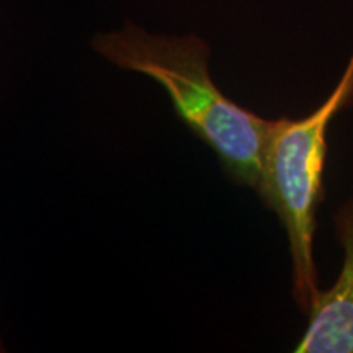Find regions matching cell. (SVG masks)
Wrapping results in <instances>:
<instances>
[{
    "label": "cell",
    "mask_w": 353,
    "mask_h": 353,
    "mask_svg": "<svg viewBox=\"0 0 353 353\" xmlns=\"http://www.w3.org/2000/svg\"><path fill=\"white\" fill-rule=\"evenodd\" d=\"M92 50L126 72L151 77L169 95L176 117L216 154L234 183L257 193L273 120L226 97L210 72L211 48L196 34H154L126 21L95 34Z\"/></svg>",
    "instance_id": "obj_1"
},
{
    "label": "cell",
    "mask_w": 353,
    "mask_h": 353,
    "mask_svg": "<svg viewBox=\"0 0 353 353\" xmlns=\"http://www.w3.org/2000/svg\"><path fill=\"white\" fill-rule=\"evenodd\" d=\"M352 105L353 52L327 99L299 120H273L265 145L257 195L285 229L291 262V296L304 314L321 291L314 234L317 210L324 196L322 176L327 157V131L334 118Z\"/></svg>",
    "instance_id": "obj_2"
},
{
    "label": "cell",
    "mask_w": 353,
    "mask_h": 353,
    "mask_svg": "<svg viewBox=\"0 0 353 353\" xmlns=\"http://www.w3.org/2000/svg\"><path fill=\"white\" fill-rule=\"evenodd\" d=\"M334 229L343 252L341 273L329 290L317 293L296 353H353V198L335 211Z\"/></svg>",
    "instance_id": "obj_3"
},
{
    "label": "cell",
    "mask_w": 353,
    "mask_h": 353,
    "mask_svg": "<svg viewBox=\"0 0 353 353\" xmlns=\"http://www.w3.org/2000/svg\"><path fill=\"white\" fill-rule=\"evenodd\" d=\"M6 350V347H3V342H2V339H0V352H3Z\"/></svg>",
    "instance_id": "obj_4"
}]
</instances>
